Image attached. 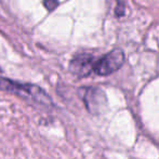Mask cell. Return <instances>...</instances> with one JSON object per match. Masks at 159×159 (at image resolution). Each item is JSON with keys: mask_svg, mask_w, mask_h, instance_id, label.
Returning <instances> with one entry per match:
<instances>
[{"mask_svg": "<svg viewBox=\"0 0 159 159\" xmlns=\"http://www.w3.org/2000/svg\"><path fill=\"white\" fill-rule=\"evenodd\" d=\"M43 3H44V6H46V8L51 11L57 8V6L59 4V1H57V0H44Z\"/></svg>", "mask_w": 159, "mask_h": 159, "instance_id": "5b68a950", "label": "cell"}, {"mask_svg": "<svg viewBox=\"0 0 159 159\" xmlns=\"http://www.w3.org/2000/svg\"><path fill=\"white\" fill-rule=\"evenodd\" d=\"M0 90L21 96L22 98L30 100L43 106H53L51 96L37 84H23V82L9 79V78L0 77Z\"/></svg>", "mask_w": 159, "mask_h": 159, "instance_id": "6da1fadb", "label": "cell"}, {"mask_svg": "<svg viewBox=\"0 0 159 159\" xmlns=\"http://www.w3.org/2000/svg\"><path fill=\"white\" fill-rule=\"evenodd\" d=\"M82 101L89 113L93 115H98L103 113L107 104L106 96L104 92L98 88H87L86 90H84Z\"/></svg>", "mask_w": 159, "mask_h": 159, "instance_id": "3957f363", "label": "cell"}, {"mask_svg": "<svg viewBox=\"0 0 159 159\" xmlns=\"http://www.w3.org/2000/svg\"><path fill=\"white\" fill-rule=\"evenodd\" d=\"M95 59L90 54L81 53L74 57L69 64V69L78 77H87L93 73V64Z\"/></svg>", "mask_w": 159, "mask_h": 159, "instance_id": "277c9868", "label": "cell"}, {"mask_svg": "<svg viewBox=\"0 0 159 159\" xmlns=\"http://www.w3.org/2000/svg\"><path fill=\"white\" fill-rule=\"evenodd\" d=\"M124 62L125 53L119 49H115L95 60L93 64V73L98 76H108L118 70Z\"/></svg>", "mask_w": 159, "mask_h": 159, "instance_id": "7a4b0ae2", "label": "cell"}]
</instances>
